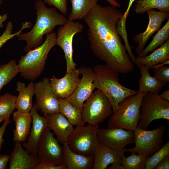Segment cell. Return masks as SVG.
<instances>
[{
  "label": "cell",
  "mask_w": 169,
  "mask_h": 169,
  "mask_svg": "<svg viewBox=\"0 0 169 169\" xmlns=\"http://www.w3.org/2000/svg\"><path fill=\"white\" fill-rule=\"evenodd\" d=\"M122 15L112 6L96 3L84 19L94 54L115 71L126 74L132 71L134 65L117 30V23Z\"/></svg>",
  "instance_id": "1"
},
{
  "label": "cell",
  "mask_w": 169,
  "mask_h": 169,
  "mask_svg": "<svg viewBox=\"0 0 169 169\" xmlns=\"http://www.w3.org/2000/svg\"><path fill=\"white\" fill-rule=\"evenodd\" d=\"M37 18L32 29L28 33H21L17 36L19 40H25L27 43L23 50L28 52L42 44L43 36L53 32L57 25H63L68 19L63 14L59 13L55 8H48L41 0L35 3Z\"/></svg>",
  "instance_id": "2"
},
{
  "label": "cell",
  "mask_w": 169,
  "mask_h": 169,
  "mask_svg": "<svg viewBox=\"0 0 169 169\" xmlns=\"http://www.w3.org/2000/svg\"><path fill=\"white\" fill-rule=\"evenodd\" d=\"M93 70L95 88L101 91L108 99L112 105L113 112L124 98L138 94L137 91L121 84L119 83V73L106 64L97 65Z\"/></svg>",
  "instance_id": "3"
},
{
  "label": "cell",
  "mask_w": 169,
  "mask_h": 169,
  "mask_svg": "<svg viewBox=\"0 0 169 169\" xmlns=\"http://www.w3.org/2000/svg\"><path fill=\"white\" fill-rule=\"evenodd\" d=\"M56 34L53 32L46 34L44 42L22 56L18 65L21 76L26 79L35 80L44 70L46 61L51 49L56 45Z\"/></svg>",
  "instance_id": "4"
},
{
  "label": "cell",
  "mask_w": 169,
  "mask_h": 169,
  "mask_svg": "<svg viewBox=\"0 0 169 169\" xmlns=\"http://www.w3.org/2000/svg\"><path fill=\"white\" fill-rule=\"evenodd\" d=\"M145 94L129 96L120 101L109 117L108 127L134 131L138 126L141 104Z\"/></svg>",
  "instance_id": "5"
},
{
  "label": "cell",
  "mask_w": 169,
  "mask_h": 169,
  "mask_svg": "<svg viewBox=\"0 0 169 169\" xmlns=\"http://www.w3.org/2000/svg\"><path fill=\"white\" fill-rule=\"evenodd\" d=\"M138 127L147 130L151 122L156 120H169V103L155 92L145 94L142 99Z\"/></svg>",
  "instance_id": "6"
},
{
  "label": "cell",
  "mask_w": 169,
  "mask_h": 169,
  "mask_svg": "<svg viewBox=\"0 0 169 169\" xmlns=\"http://www.w3.org/2000/svg\"><path fill=\"white\" fill-rule=\"evenodd\" d=\"M99 125L88 124L76 126L67 142L73 152L86 156L94 155L99 145L97 133Z\"/></svg>",
  "instance_id": "7"
},
{
  "label": "cell",
  "mask_w": 169,
  "mask_h": 169,
  "mask_svg": "<svg viewBox=\"0 0 169 169\" xmlns=\"http://www.w3.org/2000/svg\"><path fill=\"white\" fill-rule=\"evenodd\" d=\"M112 112L111 103L103 93L98 89L86 100L81 111L83 122L95 125L103 122Z\"/></svg>",
  "instance_id": "8"
},
{
  "label": "cell",
  "mask_w": 169,
  "mask_h": 169,
  "mask_svg": "<svg viewBox=\"0 0 169 169\" xmlns=\"http://www.w3.org/2000/svg\"><path fill=\"white\" fill-rule=\"evenodd\" d=\"M166 129L163 125L152 130L137 126L134 131L135 146L132 148L125 149V152L137 153L147 158L150 157L163 145V136Z\"/></svg>",
  "instance_id": "9"
},
{
  "label": "cell",
  "mask_w": 169,
  "mask_h": 169,
  "mask_svg": "<svg viewBox=\"0 0 169 169\" xmlns=\"http://www.w3.org/2000/svg\"><path fill=\"white\" fill-rule=\"evenodd\" d=\"M84 26L81 23L68 20L58 30L56 45L59 46L64 51L66 64V73L76 69V64L73 59V39L75 35L81 32Z\"/></svg>",
  "instance_id": "10"
},
{
  "label": "cell",
  "mask_w": 169,
  "mask_h": 169,
  "mask_svg": "<svg viewBox=\"0 0 169 169\" xmlns=\"http://www.w3.org/2000/svg\"><path fill=\"white\" fill-rule=\"evenodd\" d=\"M99 143L105 144L117 152L122 158L124 156L125 146L133 143L134 131L119 128L100 129L97 133Z\"/></svg>",
  "instance_id": "11"
},
{
  "label": "cell",
  "mask_w": 169,
  "mask_h": 169,
  "mask_svg": "<svg viewBox=\"0 0 169 169\" xmlns=\"http://www.w3.org/2000/svg\"><path fill=\"white\" fill-rule=\"evenodd\" d=\"M36 101L34 105L46 115L59 112L58 98L55 95L50 83V79L45 77L34 84Z\"/></svg>",
  "instance_id": "12"
},
{
  "label": "cell",
  "mask_w": 169,
  "mask_h": 169,
  "mask_svg": "<svg viewBox=\"0 0 169 169\" xmlns=\"http://www.w3.org/2000/svg\"><path fill=\"white\" fill-rule=\"evenodd\" d=\"M48 126L38 143L37 156L40 162H50L56 165L63 163L62 146Z\"/></svg>",
  "instance_id": "13"
},
{
  "label": "cell",
  "mask_w": 169,
  "mask_h": 169,
  "mask_svg": "<svg viewBox=\"0 0 169 169\" xmlns=\"http://www.w3.org/2000/svg\"><path fill=\"white\" fill-rule=\"evenodd\" d=\"M78 69L82 77L74 91L66 99L81 112L84 101L90 97L95 88L93 84V69L91 67L82 66Z\"/></svg>",
  "instance_id": "14"
},
{
  "label": "cell",
  "mask_w": 169,
  "mask_h": 169,
  "mask_svg": "<svg viewBox=\"0 0 169 169\" xmlns=\"http://www.w3.org/2000/svg\"><path fill=\"white\" fill-rule=\"evenodd\" d=\"M146 12L149 21L146 30L143 32L137 34L133 38L135 43H138L135 49L136 53L138 55L143 50L150 38L159 29L163 21L169 19V11H157L152 9Z\"/></svg>",
  "instance_id": "15"
},
{
  "label": "cell",
  "mask_w": 169,
  "mask_h": 169,
  "mask_svg": "<svg viewBox=\"0 0 169 169\" xmlns=\"http://www.w3.org/2000/svg\"><path fill=\"white\" fill-rule=\"evenodd\" d=\"M30 112L32 118V126L27 137V141L23 143L22 146L30 154L37 156L38 146L45 129L48 126L46 117L41 116L33 105Z\"/></svg>",
  "instance_id": "16"
},
{
  "label": "cell",
  "mask_w": 169,
  "mask_h": 169,
  "mask_svg": "<svg viewBox=\"0 0 169 169\" xmlns=\"http://www.w3.org/2000/svg\"><path fill=\"white\" fill-rule=\"evenodd\" d=\"M80 74L78 69L66 73L61 78L53 76L50 79V83L54 92L58 98H66L74 91L80 81Z\"/></svg>",
  "instance_id": "17"
},
{
  "label": "cell",
  "mask_w": 169,
  "mask_h": 169,
  "mask_svg": "<svg viewBox=\"0 0 169 169\" xmlns=\"http://www.w3.org/2000/svg\"><path fill=\"white\" fill-rule=\"evenodd\" d=\"M10 156L9 169H34L40 162L37 156L29 153L19 141H15Z\"/></svg>",
  "instance_id": "18"
},
{
  "label": "cell",
  "mask_w": 169,
  "mask_h": 169,
  "mask_svg": "<svg viewBox=\"0 0 169 169\" xmlns=\"http://www.w3.org/2000/svg\"><path fill=\"white\" fill-rule=\"evenodd\" d=\"M48 126L53 130L59 143H67L68 137L74 129L73 125L60 113L45 115Z\"/></svg>",
  "instance_id": "19"
},
{
  "label": "cell",
  "mask_w": 169,
  "mask_h": 169,
  "mask_svg": "<svg viewBox=\"0 0 169 169\" xmlns=\"http://www.w3.org/2000/svg\"><path fill=\"white\" fill-rule=\"evenodd\" d=\"M63 163L67 169H93L94 155L86 156L75 153L69 148L67 143L63 145Z\"/></svg>",
  "instance_id": "20"
},
{
  "label": "cell",
  "mask_w": 169,
  "mask_h": 169,
  "mask_svg": "<svg viewBox=\"0 0 169 169\" xmlns=\"http://www.w3.org/2000/svg\"><path fill=\"white\" fill-rule=\"evenodd\" d=\"M94 157L93 169H105L110 164H121L122 160L117 152L106 145L99 143Z\"/></svg>",
  "instance_id": "21"
},
{
  "label": "cell",
  "mask_w": 169,
  "mask_h": 169,
  "mask_svg": "<svg viewBox=\"0 0 169 169\" xmlns=\"http://www.w3.org/2000/svg\"><path fill=\"white\" fill-rule=\"evenodd\" d=\"M169 39L150 54L135 57L133 63L145 66L149 70L159 63L169 64Z\"/></svg>",
  "instance_id": "22"
},
{
  "label": "cell",
  "mask_w": 169,
  "mask_h": 169,
  "mask_svg": "<svg viewBox=\"0 0 169 169\" xmlns=\"http://www.w3.org/2000/svg\"><path fill=\"white\" fill-rule=\"evenodd\" d=\"M15 129L13 131L14 141L25 142L30 131L32 118L31 113H23L18 110L13 113Z\"/></svg>",
  "instance_id": "23"
},
{
  "label": "cell",
  "mask_w": 169,
  "mask_h": 169,
  "mask_svg": "<svg viewBox=\"0 0 169 169\" xmlns=\"http://www.w3.org/2000/svg\"><path fill=\"white\" fill-rule=\"evenodd\" d=\"M16 89L18 93L16 99V108L20 112H30L33 107L32 99L34 95V84L31 82L26 86L24 83L18 81L17 83Z\"/></svg>",
  "instance_id": "24"
},
{
  "label": "cell",
  "mask_w": 169,
  "mask_h": 169,
  "mask_svg": "<svg viewBox=\"0 0 169 169\" xmlns=\"http://www.w3.org/2000/svg\"><path fill=\"white\" fill-rule=\"evenodd\" d=\"M140 70L141 76L138 81L139 89L138 93H146L148 92L159 93L167 83L157 79L151 76L149 70L145 65H136Z\"/></svg>",
  "instance_id": "25"
},
{
  "label": "cell",
  "mask_w": 169,
  "mask_h": 169,
  "mask_svg": "<svg viewBox=\"0 0 169 169\" xmlns=\"http://www.w3.org/2000/svg\"><path fill=\"white\" fill-rule=\"evenodd\" d=\"M59 112L74 125H84L81 112L74 106L66 98H58Z\"/></svg>",
  "instance_id": "26"
},
{
  "label": "cell",
  "mask_w": 169,
  "mask_h": 169,
  "mask_svg": "<svg viewBox=\"0 0 169 169\" xmlns=\"http://www.w3.org/2000/svg\"><path fill=\"white\" fill-rule=\"evenodd\" d=\"M72 5L71 10L68 20L73 21L84 19L99 0H69Z\"/></svg>",
  "instance_id": "27"
},
{
  "label": "cell",
  "mask_w": 169,
  "mask_h": 169,
  "mask_svg": "<svg viewBox=\"0 0 169 169\" xmlns=\"http://www.w3.org/2000/svg\"><path fill=\"white\" fill-rule=\"evenodd\" d=\"M169 39V19L163 27L158 31L151 42L138 55V56L143 57L146 55L149 52L153 51L163 44Z\"/></svg>",
  "instance_id": "28"
},
{
  "label": "cell",
  "mask_w": 169,
  "mask_h": 169,
  "mask_svg": "<svg viewBox=\"0 0 169 169\" xmlns=\"http://www.w3.org/2000/svg\"><path fill=\"white\" fill-rule=\"evenodd\" d=\"M153 9H158L160 11H169V0H138L134 11L136 14H142Z\"/></svg>",
  "instance_id": "29"
},
{
  "label": "cell",
  "mask_w": 169,
  "mask_h": 169,
  "mask_svg": "<svg viewBox=\"0 0 169 169\" xmlns=\"http://www.w3.org/2000/svg\"><path fill=\"white\" fill-rule=\"evenodd\" d=\"M19 73L18 64L14 59L10 60L7 64H0V91Z\"/></svg>",
  "instance_id": "30"
},
{
  "label": "cell",
  "mask_w": 169,
  "mask_h": 169,
  "mask_svg": "<svg viewBox=\"0 0 169 169\" xmlns=\"http://www.w3.org/2000/svg\"><path fill=\"white\" fill-rule=\"evenodd\" d=\"M17 97L9 93L0 95V117L5 120L10 119L11 115L16 108Z\"/></svg>",
  "instance_id": "31"
},
{
  "label": "cell",
  "mask_w": 169,
  "mask_h": 169,
  "mask_svg": "<svg viewBox=\"0 0 169 169\" xmlns=\"http://www.w3.org/2000/svg\"><path fill=\"white\" fill-rule=\"evenodd\" d=\"M131 153L127 157L123 156L121 164L125 169H146L145 164L147 158L135 152Z\"/></svg>",
  "instance_id": "32"
},
{
  "label": "cell",
  "mask_w": 169,
  "mask_h": 169,
  "mask_svg": "<svg viewBox=\"0 0 169 169\" xmlns=\"http://www.w3.org/2000/svg\"><path fill=\"white\" fill-rule=\"evenodd\" d=\"M169 156V141L151 156L147 158L146 162V169H154L157 165L164 158Z\"/></svg>",
  "instance_id": "33"
},
{
  "label": "cell",
  "mask_w": 169,
  "mask_h": 169,
  "mask_svg": "<svg viewBox=\"0 0 169 169\" xmlns=\"http://www.w3.org/2000/svg\"><path fill=\"white\" fill-rule=\"evenodd\" d=\"M32 24L29 22H26L22 23V25L21 29L16 33L12 34V30L13 28V24L12 22H9L7 23L5 30L2 35L0 36V49L3 45L8 40L15 36H18L21 33L22 30L24 29L32 27Z\"/></svg>",
  "instance_id": "34"
},
{
  "label": "cell",
  "mask_w": 169,
  "mask_h": 169,
  "mask_svg": "<svg viewBox=\"0 0 169 169\" xmlns=\"http://www.w3.org/2000/svg\"><path fill=\"white\" fill-rule=\"evenodd\" d=\"M157 64L152 67L154 74V77L157 79L167 83L169 81V67Z\"/></svg>",
  "instance_id": "35"
},
{
  "label": "cell",
  "mask_w": 169,
  "mask_h": 169,
  "mask_svg": "<svg viewBox=\"0 0 169 169\" xmlns=\"http://www.w3.org/2000/svg\"><path fill=\"white\" fill-rule=\"evenodd\" d=\"M44 3L50 6H54L62 14H66L68 12L67 0H43Z\"/></svg>",
  "instance_id": "36"
},
{
  "label": "cell",
  "mask_w": 169,
  "mask_h": 169,
  "mask_svg": "<svg viewBox=\"0 0 169 169\" xmlns=\"http://www.w3.org/2000/svg\"><path fill=\"white\" fill-rule=\"evenodd\" d=\"M34 169H67L64 164L56 165L50 162L40 163Z\"/></svg>",
  "instance_id": "37"
},
{
  "label": "cell",
  "mask_w": 169,
  "mask_h": 169,
  "mask_svg": "<svg viewBox=\"0 0 169 169\" xmlns=\"http://www.w3.org/2000/svg\"><path fill=\"white\" fill-rule=\"evenodd\" d=\"M10 119L5 120L3 123L0 127V151L1 150L2 145L4 141L3 136L4 132L8 125L10 123Z\"/></svg>",
  "instance_id": "38"
},
{
  "label": "cell",
  "mask_w": 169,
  "mask_h": 169,
  "mask_svg": "<svg viewBox=\"0 0 169 169\" xmlns=\"http://www.w3.org/2000/svg\"><path fill=\"white\" fill-rule=\"evenodd\" d=\"M10 156L7 154L0 155V169H6L9 161Z\"/></svg>",
  "instance_id": "39"
},
{
  "label": "cell",
  "mask_w": 169,
  "mask_h": 169,
  "mask_svg": "<svg viewBox=\"0 0 169 169\" xmlns=\"http://www.w3.org/2000/svg\"><path fill=\"white\" fill-rule=\"evenodd\" d=\"M155 169H169V156L162 159L155 167Z\"/></svg>",
  "instance_id": "40"
},
{
  "label": "cell",
  "mask_w": 169,
  "mask_h": 169,
  "mask_svg": "<svg viewBox=\"0 0 169 169\" xmlns=\"http://www.w3.org/2000/svg\"><path fill=\"white\" fill-rule=\"evenodd\" d=\"M108 168L109 169H125L121 164L118 163L111 164V166H108Z\"/></svg>",
  "instance_id": "41"
},
{
  "label": "cell",
  "mask_w": 169,
  "mask_h": 169,
  "mask_svg": "<svg viewBox=\"0 0 169 169\" xmlns=\"http://www.w3.org/2000/svg\"><path fill=\"white\" fill-rule=\"evenodd\" d=\"M8 13L0 15V28L3 27V23L7 20L8 17Z\"/></svg>",
  "instance_id": "42"
},
{
  "label": "cell",
  "mask_w": 169,
  "mask_h": 169,
  "mask_svg": "<svg viewBox=\"0 0 169 169\" xmlns=\"http://www.w3.org/2000/svg\"><path fill=\"white\" fill-rule=\"evenodd\" d=\"M160 95L162 98L169 102V90L168 89L165 90Z\"/></svg>",
  "instance_id": "43"
},
{
  "label": "cell",
  "mask_w": 169,
  "mask_h": 169,
  "mask_svg": "<svg viewBox=\"0 0 169 169\" xmlns=\"http://www.w3.org/2000/svg\"><path fill=\"white\" fill-rule=\"evenodd\" d=\"M110 5L115 8L120 7V4L115 0H106Z\"/></svg>",
  "instance_id": "44"
},
{
  "label": "cell",
  "mask_w": 169,
  "mask_h": 169,
  "mask_svg": "<svg viewBox=\"0 0 169 169\" xmlns=\"http://www.w3.org/2000/svg\"><path fill=\"white\" fill-rule=\"evenodd\" d=\"M135 0H129L128 6L131 7Z\"/></svg>",
  "instance_id": "45"
},
{
  "label": "cell",
  "mask_w": 169,
  "mask_h": 169,
  "mask_svg": "<svg viewBox=\"0 0 169 169\" xmlns=\"http://www.w3.org/2000/svg\"><path fill=\"white\" fill-rule=\"evenodd\" d=\"M5 120V119L3 117H0V123Z\"/></svg>",
  "instance_id": "46"
},
{
  "label": "cell",
  "mask_w": 169,
  "mask_h": 169,
  "mask_svg": "<svg viewBox=\"0 0 169 169\" xmlns=\"http://www.w3.org/2000/svg\"><path fill=\"white\" fill-rule=\"evenodd\" d=\"M3 0H1L0 1V5L1 4L2 2H3Z\"/></svg>",
  "instance_id": "47"
}]
</instances>
